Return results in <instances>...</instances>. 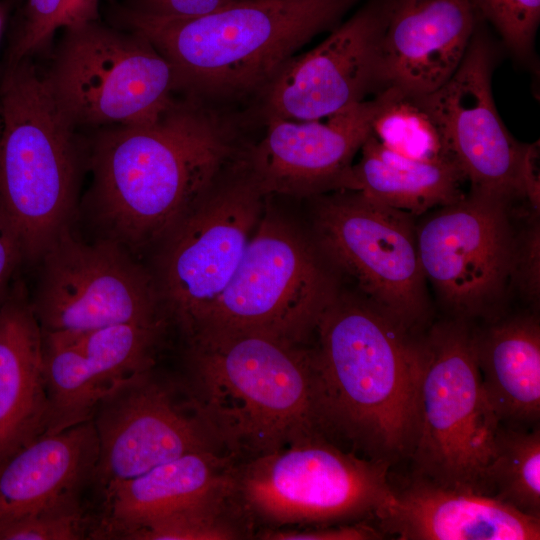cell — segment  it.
I'll use <instances>...</instances> for the list:
<instances>
[{"instance_id": "27", "label": "cell", "mask_w": 540, "mask_h": 540, "mask_svg": "<svg viewBox=\"0 0 540 540\" xmlns=\"http://www.w3.org/2000/svg\"><path fill=\"white\" fill-rule=\"evenodd\" d=\"M484 492L540 517V429L504 428L485 472Z\"/></svg>"}, {"instance_id": "2", "label": "cell", "mask_w": 540, "mask_h": 540, "mask_svg": "<svg viewBox=\"0 0 540 540\" xmlns=\"http://www.w3.org/2000/svg\"><path fill=\"white\" fill-rule=\"evenodd\" d=\"M188 389L220 448L237 461L328 431L312 349L260 330L187 338Z\"/></svg>"}, {"instance_id": "18", "label": "cell", "mask_w": 540, "mask_h": 540, "mask_svg": "<svg viewBox=\"0 0 540 540\" xmlns=\"http://www.w3.org/2000/svg\"><path fill=\"white\" fill-rule=\"evenodd\" d=\"M471 0H393L384 8L376 94L421 97L444 84L473 36Z\"/></svg>"}, {"instance_id": "5", "label": "cell", "mask_w": 540, "mask_h": 540, "mask_svg": "<svg viewBox=\"0 0 540 540\" xmlns=\"http://www.w3.org/2000/svg\"><path fill=\"white\" fill-rule=\"evenodd\" d=\"M0 206L25 261H38L66 231L76 202L75 126L28 58L9 63L0 86Z\"/></svg>"}, {"instance_id": "11", "label": "cell", "mask_w": 540, "mask_h": 540, "mask_svg": "<svg viewBox=\"0 0 540 540\" xmlns=\"http://www.w3.org/2000/svg\"><path fill=\"white\" fill-rule=\"evenodd\" d=\"M264 197L238 159L161 242L154 279L167 317L186 337L235 274L263 216Z\"/></svg>"}, {"instance_id": "35", "label": "cell", "mask_w": 540, "mask_h": 540, "mask_svg": "<svg viewBox=\"0 0 540 540\" xmlns=\"http://www.w3.org/2000/svg\"><path fill=\"white\" fill-rule=\"evenodd\" d=\"M258 539L267 540H368L383 536L365 522L321 525L312 529H263L254 534Z\"/></svg>"}, {"instance_id": "12", "label": "cell", "mask_w": 540, "mask_h": 540, "mask_svg": "<svg viewBox=\"0 0 540 540\" xmlns=\"http://www.w3.org/2000/svg\"><path fill=\"white\" fill-rule=\"evenodd\" d=\"M31 300L42 334H78L123 323L165 324L155 282L118 242L64 232L41 256Z\"/></svg>"}, {"instance_id": "40", "label": "cell", "mask_w": 540, "mask_h": 540, "mask_svg": "<svg viewBox=\"0 0 540 540\" xmlns=\"http://www.w3.org/2000/svg\"><path fill=\"white\" fill-rule=\"evenodd\" d=\"M1 115H0V138H1Z\"/></svg>"}, {"instance_id": "13", "label": "cell", "mask_w": 540, "mask_h": 540, "mask_svg": "<svg viewBox=\"0 0 540 540\" xmlns=\"http://www.w3.org/2000/svg\"><path fill=\"white\" fill-rule=\"evenodd\" d=\"M514 237L510 203L472 192L417 226L426 281L454 318H499L510 287Z\"/></svg>"}, {"instance_id": "36", "label": "cell", "mask_w": 540, "mask_h": 540, "mask_svg": "<svg viewBox=\"0 0 540 540\" xmlns=\"http://www.w3.org/2000/svg\"><path fill=\"white\" fill-rule=\"evenodd\" d=\"M23 261L25 253L21 238L0 206V305L12 286L15 271Z\"/></svg>"}, {"instance_id": "39", "label": "cell", "mask_w": 540, "mask_h": 540, "mask_svg": "<svg viewBox=\"0 0 540 540\" xmlns=\"http://www.w3.org/2000/svg\"><path fill=\"white\" fill-rule=\"evenodd\" d=\"M9 14V4L6 0H0V41L5 30Z\"/></svg>"}, {"instance_id": "19", "label": "cell", "mask_w": 540, "mask_h": 540, "mask_svg": "<svg viewBox=\"0 0 540 540\" xmlns=\"http://www.w3.org/2000/svg\"><path fill=\"white\" fill-rule=\"evenodd\" d=\"M401 540H538L540 517L500 499L415 477L374 517Z\"/></svg>"}, {"instance_id": "20", "label": "cell", "mask_w": 540, "mask_h": 540, "mask_svg": "<svg viewBox=\"0 0 540 540\" xmlns=\"http://www.w3.org/2000/svg\"><path fill=\"white\" fill-rule=\"evenodd\" d=\"M43 338L21 281L0 305V463L45 433Z\"/></svg>"}, {"instance_id": "4", "label": "cell", "mask_w": 540, "mask_h": 540, "mask_svg": "<svg viewBox=\"0 0 540 540\" xmlns=\"http://www.w3.org/2000/svg\"><path fill=\"white\" fill-rule=\"evenodd\" d=\"M357 0H240L187 18L117 6L118 26L141 34L173 65L181 93L219 105L258 95L296 52L334 27Z\"/></svg>"}, {"instance_id": "38", "label": "cell", "mask_w": 540, "mask_h": 540, "mask_svg": "<svg viewBox=\"0 0 540 540\" xmlns=\"http://www.w3.org/2000/svg\"><path fill=\"white\" fill-rule=\"evenodd\" d=\"M100 0H65L56 21V29L98 20Z\"/></svg>"}, {"instance_id": "25", "label": "cell", "mask_w": 540, "mask_h": 540, "mask_svg": "<svg viewBox=\"0 0 540 540\" xmlns=\"http://www.w3.org/2000/svg\"><path fill=\"white\" fill-rule=\"evenodd\" d=\"M46 393L45 433L92 420L106 391L77 349L63 337L42 334Z\"/></svg>"}, {"instance_id": "10", "label": "cell", "mask_w": 540, "mask_h": 540, "mask_svg": "<svg viewBox=\"0 0 540 540\" xmlns=\"http://www.w3.org/2000/svg\"><path fill=\"white\" fill-rule=\"evenodd\" d=\"M336 191L315 204L316 247L361 296L416 333L428 321L430 303L414 217L359 191Z\"/></svg>"}, {"instance_id": "8", "label": "cell", "mask_w": 540, "mask_h": 540, "mask_svg": "<svg viewBox=\"0 0 540 540\" xmlns=\"http://www.w3.org/2000/svg\"><path fill=\"white\" fill-rule=\"evenodd\" d=\"M64 29L44 77L75 127L146 122L181 92L173 65L141 34L98 20Z\"/></svg>"}, {"instance_id": "16", "label": "cell", "mask_w": 540, "mask_h": 540, "mask_svg": "<svg viewBox=\"0 0 540 540\" xmlns=\"http://www.w3.org/2000/svg\"><path fill=\"white\" fill-rule=\"evenodd\" d=\"M383 21L381 5H366L291 58L255 97L262 121L323 119L376 93Z\"/></svg>"}, {"instance_id": "29", "label": "cell", "mask_w": 540, "mask_h": 540, "mask_svg": "<svg viewBox=\"0 0 540 540\" xmlns=\"http://www.w3.org/2000/svg\"><path fill=\"white\" fill-rule=\"evenodd\" d=\"M376 97L379 108L371 134L377 140L411 157L448 158L435 125L415 98L392 90L379 92Z\"/></svg>"}, {"instance_id": "23", "label": "cell", "mask_w": 540, "mask_h": 540, "mask_svg": "<svg viewBox=\"0 0 540 540\" xmlns=\"http://www.w3.org/2000/svg\"><path fill=\"white\" fill-rule=\"evenodd\" d=\"M474 330L477 366L501 423L540 416V325L534 315L497 318Z\"/></svg>"}, {"instance_id": "14", "label": "cell", "mask_w": 540, "mask_h": 540, "mask_svg": "<svg viewBox=\"0 0 540 540\" xmlns=\"http://www.w3.org/2000/svg\"><path fill=\"white\" fill-rule=\"evenodd\" d=\"M98 438L93 476L103 491L184 454L219 450L189 392L153 369L110 386L92 417Z\"/></svg>"}, {"instance_id": "15", "label": "cell", "mask_w": 540, "mask_h": 540, "mask_svg": "<svg viewBox=\"0 0 540 540\" xmlns=\"http://www.w3.org/2000/svg\"><path fill=\"white\" fill-rule=\"evenodd\" d=\"M488 44L472 38L452 76L415 98L435 125L446 156L470 184V192L505 200L523 199L521 169L526 144L502 122L492 88Z\"/></svg>"}, {"instance_id": "7", "label": "cell", "mask_w": 540, "mask_h": 540, "mask_svg": "<svg viewBox=\"0 0 540 540\" xmlns=\"http://www.w3.org/2000/svg\"><path fill=\"white\" fill-rule=\"evenodd\" d=\"M415 477L485 494L484 478L501 421L476 362L474 329L453 318L422 337Z\"/></svg>"}, {"instance_id": "33", "label": "cell", "mask_w": 540, "mask_h": 540, "mask_svg": "<svg viewBox=\"0 0 540 540\" xmlns=\"http://www.w3.org/2000/svg\"><path fill=\"white\" fill-rule=\"evenodd\" d=\"M65 0H26L20 27L9 52V63L28 58L53 36Z\"/></svg>"}, {"instance_id": "3", "label": "cell", "mask_w": 540, "mask_h": 540, "mask_svg": "<svg viewBox=\"0 0 540 540\" xmlns=\"http://www.w3.org/2000/svg\"><path fill=\"white\" fill-rule=\"evenodd\" d=\"M312 348L322 410L369 459L410 458L417 427L422 337L363 296L339 291L321 313Z\"/></svg>"}, {"instance_id": "26", "label": "cell", "mask_w": 540, "mask_h": 540, "mask_svg": "<svg viewBox=\"0 0 540 540\" xmlns=\"http://www.w3.org/2000/svg\"><path fill=\"white\" fill-rule=\"evenodd\" d=\"M165 324L123 323L78 334H47L65 338L77 349L106 390L153 369Z\"/></svg>"}, {"instance_id": "31", "label": "cell", "mask_w": 540, "mask_h": 540, "mask_svg": "<svg viewBox=\"0 0 540 540\" xmlns=\"http://www.w3.org/2000/svg\"><path fill=\"white\" fill-rule=\"evenodd\" d=\"M519 56L529 52L540 18V0H471Z\"/></svg>"}, {"instance_id": "1", "label": "cell", "mask_w": 540, "mask_h": 540, "mask_svg": "<svg viewBox=\"0 0 540 540\" xmlns=\"http://www.w3.org/2000/svg\"><path fill=\"white\" fill-rule=\"evenodd\" d=\"M238 132L221 107L189 95L152 120L102 132L91 156L92 198L109 239L161 243L240 156Z\"/></svg>"}, {"instance_id": "22", "label": "cell", "mask_w": 540, "mask_h": 540, "mask_svg": "<svg viewBox=\"0 0 540 540\" xmlns=\"http://www.w3.org/2000/svg\"><path fill=\"white\" fill-rule=\"evenodd\" d=\"M237 460L219 450L184 454L104 491L103 535L124 536L224 484Z\"/></svg>"}, {"instance_id": "34", "label": "cell", "mask_w": 540, "mask_h": 540, "mask_svg": "<svg viewBox=\"0 0 540 540\" xmlns=\"http://www.w3.org/2000/svg\"><path fill=\"white\" fill-rule=\"evenodd\" d=\"M240 0H124L117 7L150 18H187L202 16Z\"/></svg>"}, {"instance_id": "37", "label": "cell", "mask_w": 540, "mask_h": 540, "mask_svg": "<svg viewBox=\"0 0 540 540\" xmlns=\"http://www.w3.org/2000/svg\"><path fill=\"white\" fill-rule=\"evenodd\" d=\"M521 182L524 199L530 205V209L539 213L540 206V181H539V142L526 144L522 169Z\"/></svg>"}, {"instance_id": "21", "label": "cell", "mask_w": 540, "mask_h": 540, "mask_svg": "<svg viewBox=\"0 0 540 540\" xmlns=\"http://www.w3.org/2000/svg\"><path fill=\"white\" fill-rule=\"evenodd\" d=\"M98 438L92 420L44 433L0 463V524L79 494L93 480Z\"/></svg>"}, {"instance_id": "28", "label": "cell", "mask_w": 540, "mask_h": 540, "mask_svg": "<svg viewBox=\"0 0 540 540\" xmlns=\"http://www.w3.org/2000/svg\"><path fill=\"white\" fill-rule=\"evenodd\" d=\"M228 482L229 477L196 501L146 522L123 539L232 540L252 536L229 499Z\"/></svg>"}, {"instance_id": "30", "label": "cell", "mask_w": 540, "mask_h": 540, "mask_svg": "<svg viewBox=\"0 0 540 540\" xmlns=\"http://www.w3.org/2000/svg\"><path fill=\"white\" fill-rule=\"evenodd\" d=\"M85 529L79 493L0 524V540H78Z\"/></svg>"}, {"instance_id": "24", "label": "cell", "mask_w": 540, "mask_h": 540, "mask_svg": "<svg viewBox=\"0 0 540 540\" xmlns=\"http://www.w3.org/2000/svg\"><path fill=\"white\" fill-rule=\"evenodd\" d=\"M341 190L359 191L388 207L415 216L463 198L465 181L448 158L420 159L391 149L372 134L361 147Z\"/></svg>"}, {"instance_id": "17", "label": "cell", "mask_w": 540, "mask_h": 540, "mask_svg": "<svg viewBox=\"0 0 540 540\" xmlns=\"http://www.w3.org/2000/svg\"><path fill=\"white\" fill-rule=\"evenodd\" d=\"M379 100L362 101L326 121L263 120V137L240 163L265 195H317L341 190L354 156L371 134Z\"/></svg>"}, {"instance_id": "6", "label": "cell", "mask_w": 540, "mask_h": 540, "mask_svg": "<svg viewBox=\"0 0 540 540\" xmlns=\"http://www.w3.org/2000/svg\"><path fill=\"white\" fill-rule=\"evenodd\" d=\"M390 466L345 452L317 434L236 461L228 495L252 535L254 529L335 525L374 518L393 498Z\"/></svg>"}, {"instance_id": "9", "label": "cell", "mask_w": 540, "mask_h": 540, "mask_svg": "<svg viewBox=\"0 0 540 540\" xmlns=\"http://www.w3.org/2000/svg\"><path fill=\"white\" fill-rule=\"evenodd\" d=\"M263 214L232 279L195 330H260L303 343L338 292L316 245Z\"/></svg>"}, {"instance_id": "32", "label": "cell", "mask_w": 540, "mask_h": 540, "mask_svg": "<svg viewBox=\"0 0 540 540\" xmlns=\"http://www.w3.org/2000/svg\"><path fill=\"white\" fill-rule=\"evenodd\" d=\"M527 223L515 232L510 286L521 296L538 305L540 296V223L539 213L532 211Z\"/></svg>"}]
</instances>
